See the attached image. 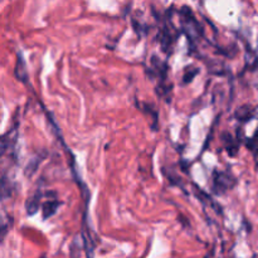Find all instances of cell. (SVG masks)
Returning <instances> with one entry per match:
<instances>
[{"instance_id": "12", "label": "cell", "mask_w": 258, "mask_h": 258, "mask_svg": "<svg viewBox=\"0 0 258 258\" xmlns=\"http://www.w3.org/2000/svg\"><path fill=\"white\" fill-rule=\"evenodd\" d=\"M257 258H258V257H257Z\"/></svg>"}, {"instance_id": "11", "label": "cell", "mask_w": 258, "mask_h": 258, "mask_svg": "<svg viewBox=\"0 0 258 258\" xmlns=\"http://www.w3.org/2000/svg\"><path fill=\"white\" fill-rule=\"evenodd\" d=\"M258 64V55H257V58H256V62H254V66H257Z\"/></svg>"}, {"instance_id": "5", "label": "cell", "mask_w": 258, "mask_h": 258, "mask_svg": "<svg viewBox=\"0 0 258 258\" xmlns=\"http://www.w3.org/2000/svg\"><path fill=\"white\" fill-rule=\"evenodd\" d=\"M40 199H42V193L40 191H37L34 196L30 197L27 202V212L28 214H34L37 213V211L39 209V203H40Z\"/></svg>"}, {"instance_id": "1", "label": "cell", "mask_w": 258, "mask_h": 258, "mask_svg": "<svg viewBox=\"0 0 258 258\" xmlns=\"http://www.w3.org/2000/svg\"><path fill=\"white\" fill-rule=\"evenodd\" d=\"M236 183V178L229 171H214L212 178V190L217 196H221L231 190Z\"/></svg>"}, {"instance_id": "7", "label": "cell", "mask_w": 258, "mask_h": 258, "mask_svg": "<svg viewBox=\"0 0 258 258\" xmlns=\"http://www.w3.org/2000/svg\"><path fill=\"white\" fill-rule=\"evenodd\" d=\"M246 145H247V148H248L249 150L253 153V156H254V159H256V163L258 166V126H257L256 131H254L253 136L249 139H247Z\"/></svg>"}, {"instance_id": "3", "label": "cell", "mask_w": 258, "mask_h": 258, "mask_svg": "<svg viewBox=\"0 0 258 258\" xmlns=\"http://www.w3.org/2000/svg\"><path fill=\"white\" fill-rule=\"evenodd\" d=\"M254 113H256V110H254L253 107H251V106L248 105L242 106V107H239L238 110H237L236 117L238 121L247 122V121H249L252 117H253Z\"/></svg>"}, {"instance_id": "4", "label": "cell", "mask_w": 258, "mask_h": 258, "mask_svg": "<svg viewBox=\"0 0 258 258\" xmlns=\"http://www.w3.org/2000/svg\"><path fill=\"white\" fill-rule=\"evenodd\" d=\"M60 202H58V201H48V202H45L44 204H43V218L44 219H48V218H50V217L52 216H54L55 214V212H57V209L59 208V206H60Z\"/></svg>"}, {"instance_id": "10", "label": "cell", "mask_w": 258, "mask_h": 258, "mask_svg": "<svg viewBox=\"0 0 258 258\" xmlns=\"http://www.w3.org/2000/svg\"><path fill=\"white\" fill-rule=\"evenodd\" d=\"M198 75V70L197 68H193V70H189V68H186L185 72H184V76H183V82L184 83H189L193 81V78L196 77V76Z\"/></svg>"}, {"instance_id": "8", "label": "cell", "mask_w": 258, "mask_h": 258, "mask_svg": "<svg viewBox=\"0 0 258 258\" xmlns=\"http://www.w3.org/2000/svg\"><path fill=\"white\" fill-rule=\"evenodd\" d=\"M10 134H12V131H9L7 135L2 136V138H0V156H2L3 154L5 153V151H7V149L9 148L10 143H14V141H15V139H10L9 138Z\"/></svg>"}, {"instance_id": "2", "label": "cell", "mask_w": 258, "mask_h": 258, "mask_svg": "<svg viewBox=\"0 0 258 258\" xmlns=\"http://www.w3.org/2000/svg\"><path fill=\"white\" fill-rule=\"evenodd\" d=\"M222 139H223L224 148L227 149V151H228L229 155L231 156L236 155L237 151H238V146H239L238 140H237V139H234L233 136L228 133L222 134Z\"/></svg>"}, {"instance_id": "9", "label": "cell", "mask_w": 258, "mask_h": 258, "mask_svg": "<svg viewBox=\"0 0 258 258\" xmlns=\"http://www.w3.org/2000/svg\"><path fill=\"white\" fill-rule=\"evenodd\" d=\"M12 194V188L7 179H0V198H7Z\"/></svg>"}, {"instance_id": "6", "label": "cell", "mask_w": 258, "mask_h": 258, "mask_svg": "<svg viewBox=\"0 0 258 258\" xmlns=\"http://www.w3.org/2000/svg\"><path fill=\"white\" fill-rule=\"evenodd\" d=\"M15 76H17V78H19L20 81H23V82H25L28 78L27 70H25V63H24V60H23V57L20 54L18 55L17 67H15Z\"/></svg>"}]
</instances>
